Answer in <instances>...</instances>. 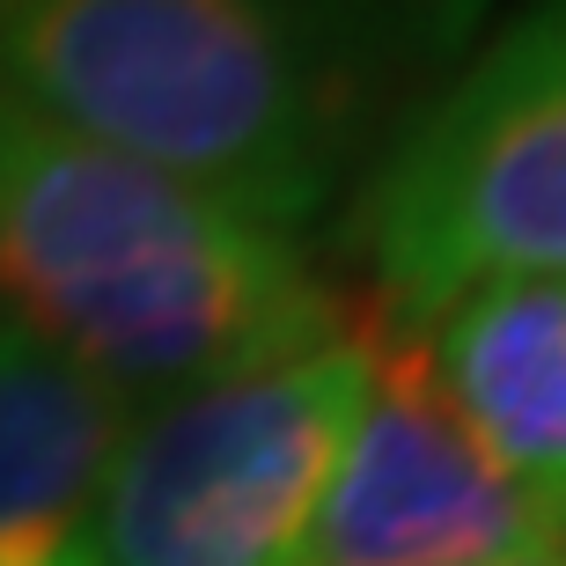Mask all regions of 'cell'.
Returning <instances> with one entry per match:
<instances>
[{"label":"cell","instance_id":"ba28073f","mask_svg":"<svg viewBox=\"0 0 566 566\" xmlns=\"http://www.w3.org/2000/svg\"><path fill=\"white\" fill-rule=\"evenodd\" d=\"M501 566H566V552H530V559H501Z\"/></svg>","mask_w":566,"mask_h":566},{"label":"cell","instance_id":"6da1fadb","mask_svg":"<svg viewBox=\"0 0 566 566\" xmlns=\"http://www.w3.org/2000/svg\"><path fill=\"white\" fill-rule=\"evenodd\" d=\"M493 0H0V96L302 235Z\"/></svg>","mask_w":566,"mask_h":566},{"label":"cell","instance_id":"3957f363","mask_svg":"<svg viewBox=\"0 0 566 566\" xmlns=\"http://www.w3.org/2000/svg\"><path fill=\"white\" fill-rule=\"evenodd\" d=\"M376 310L427 324L493 280H566V0H523L354 185Z\"/></svg>","mask_w":566,"mask_h":566},{"label":"cell","instance_id":"8992f818","mask_svg":"<svg viewBox=\"0 0 566 566\" xmlns=\"http://www.w3.org/2000/svg\"><path fill=\"white\" fill-rule=\"evenodd\" d=\"M441 398L566 537V280H493L412 324Z\"/></svg>","mask_w":566,"mask_h":566},{"label":"cell","instance_id":"5b68a950","mask_svg":"<svg viewBox=\"0 0 566 566\" xmlns=\"http://www.w3.org/2000/svg\"><path fill=\"white\" fill-rule=\"evenodd\" d=\"M368 398L324 485L310 566H501L566 552L545 507L441 398L412 324L368 310Z\"/></svg>","mask_w":566,"mask_h":566},{"label":"cell","instance_id":"7a4b0ae2","mask_svg":"<svg viewBox=\"0 0 566 566\" xmlns=\"http://www.w3.org/2000/svg\"><path fill=\"white\" fill-rule=\"evenodd\" d=\"M0 324L147 412L354 316L294 235L0 96Z\"/></svg>","mask_w":566,"mask_h":566},{"label":"cell","instance_id":"52a82bcc","mask_svg":"<svg viewBox=\"0 0 566 566\" xmlns=\"http://www.w3.org/2000/svg\"><path fill=\"white\" fill-rule=\"evenodd\" d=\"M133 405L0 324V566H66Z\"/></svg>","mask_w":566,"mask_h":566},{"label":"cell","instance_id":"277c9868","mask_svg":"<svg viewBox=\"0 0 566 566\" xmlns=\"http://www.w3.org/2000/svg\"><path fill=\"white\" fill-rule=\"evenodd\" d=\"M368 398V324L133 412L66 566H310Z\"/></svg>","mask_w":566,"mask_h":566}]
</instances>
